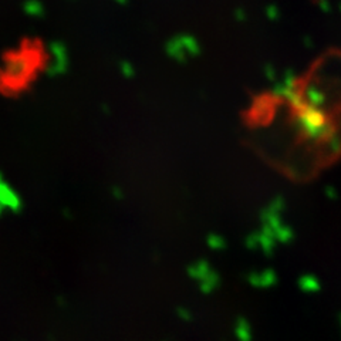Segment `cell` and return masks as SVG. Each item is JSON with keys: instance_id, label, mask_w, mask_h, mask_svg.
Here are the masks:
<instances>
[]
</instances>
